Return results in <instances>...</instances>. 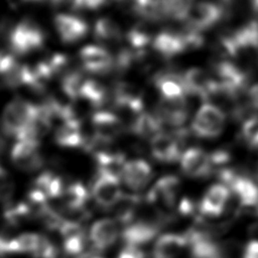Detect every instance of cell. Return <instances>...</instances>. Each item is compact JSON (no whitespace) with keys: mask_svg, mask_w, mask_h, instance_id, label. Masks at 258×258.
I'll return each mask as SVG.
<instances>
[{"mask_svg":"<svg viewBox=\"0 0 258 258\" xmlns=\"http://www.w3.org/2000/svg\"><path fill=\"white\" fill-rule=\"evenodd\" d=\"M107 90L104 85L94 79H86L83 85L81 99L88 101L95 107H100L107 101Z\"/></svg>","mask_w":258,"mask_h":258,"instance_id":"30","label":"cell"},{"mask_svg":"<svg viewBox=\"0 0 258 258\" xmlns=\"http://www.w3.org/2000/svg\"><path fill=\"white\" fill-rule=\"evenodd\" d=\"M194 5V0H165L167 17L184 21Z\"/></svg>","mask_w":258,"mask_h":258,"instance_id":"33","label":"cell"},{"mask_svg":"<svg viewBox=\"0 0 258 258\" xmlns=\"http://www.w3.org/2000/svg\"><path fill=\"white\" fill-rule=\"evenodd\" d=\"M257 177H258V167H257Z\"/></svg>","mask_w":258,"mask_h":258,"instance_id":"45","label":"cell"},{"mask_svg":"<svg viewBox=\"0 0 258 258\" xmlns=\"http://www.w3.org/2000/svg\"><path fill=\"white\" fill-rule=\"evenodd\" d=\"M226 115L224 111L213 103H204L191 122L190 128L195 135L201 138H216L224 130Z\"/></svg>","mask_w":258,"mask_h":258,"instance_id":"2","label":"cell"},{"mask_svg":"<svg viewBox=\"0 0 258 258\" xmlns=\"http://www.w3.org/2000/svg\"><path fill=\"white\" fill-rule=\"evenodd\" d=\"M179 185V179L175 175H164L150 188L147 200L155 206L171 208L176 201Z\"/></svg>","mask_w":258,"mask_h":258,"instance_id":"13","label":"cell"},{"mask_svg":"<svg viewBox=\"0 0 258 258\" xmlns=\"http://www.w3.org/2000/svg\"><path fill=\"white\" fill-rule=\"evenodd\" d=\"M73 6L81 10H95L102 7L107 0H72Z\"/></svg>","mask_w":258,"mask_h":258,"instance_id":"38","label":"cell"},{"mask_svg":"<svg viewBox=\"0 0 258 258\" xmlns=\"http://www.w3.org/2000/svg\"><path fill=\"white\" fill-rule=\"evenodd\" d=\"M95 138L99 142H110L123 131L121 119L110 111L100 110L95 112L91 118Z\"/></svg>","mask_w":258,"mask_h":258,"instance_id":"11","label":"cell"},{"mask_svg":"<svg viewBox=\"0 0 258 258\" xmlns=\"http://www.w3.org/2000/svg\"><path fill=\"white\" fill-rule=\"evenodd\" d=\"M222 15L223 9L221 6L213 2L202 1L192 5L184 21H186L187 26L202 31L216 24Z\"/></svg>","mask_w":258,"mask_h":258,"instance_id":"9","label":"cell"},{"mask_svg":"<svg viewBox=\"0 0 258 258\" xmlns=\"http://www.w3.org/2000/svg\"><path fill=\"white\" fill-rule=\"evenodd\" d=\"M117 258H146V255L139 246L125 244L118 253Z\"/></svg>","mask_w":258,"mask_h":258,"instance_id":"37","label":"cell"},{"mask_svg":"<svg viewBox=\"0 0 258 258\" xmlns=\"http://www.w3.org/2000/svg\"><path fill=\"white\" fill-rule=\"evenodd\" d=\"M114 103L116 106L129 111L139 113L142 111L143 94L134 84L129 82H119L114 88Z\"/></svg>","mask_w":258,"mask_h":258,"instance_id":"18","label":"cell"},{"mask_svg":"<svg viewBox=\"0 0 258 258\" xmlns=\"http://www.w3.org/2000/svg\"><path fill=\"white\" fill-rule=\"evenodd\" d=\"M0 53H1V52H0Z\"/></svg>","mask_w":258,"mask_h":258,"instance_id":"46","label":"cell"},{"mask_svg":"<svg viewBox=\"0 0 258 258\" xmlns=\"http://www.w3.org/2000/svg\"><path fill=\"white\" fill-rule=\"evenodd\" d=\"M181 79L185 93L197 96L205 102L216 86L212 75L201 68L188 69L183 73Z\"/></svg>","mask_w":258,"mask_h":258,"instance_id":"10","label":"cell"},{"mask_svg":"<svg viewBox=\"0 0 258 258\" xmlns=\"http://www.w3.org/2000/svg\"><path fill=\"white\" fill-rule=\"evenodd\" d=\"M151 177V165L146 160L140 158L126 161L121 173L123 182L132 190H140L144 188Z\"/></svg>","mask_w":258,"mask_h":258,"instance_id":"15","label":"cell"},{"mask_svg":"<svg viewBox=\"0 0 258 258\" xmlns=\"http://www.w3.org/2000/svg\"><path fill=\"white\" fill-rule=\"evenodd\" d=\"M214 80L223 90L238 98L247 85V75L243 70L229 60H222L214 67Z\"/></svg>","mask_w":258,"mask_h":258,"instance_id":"5","label":"cell"},{"mask_svg":"<svg viewBox=\"0 0 258 258\" xmlns=\"http://www.w3.org/2000/svg\"><path fill=\"white\" fill-rule=\"evenodd\" d=\"M243 258H258V240H251L246 244Z\"/></svg>","mask_w":258,"mask_h":258,"instance_id":"39","label":"cell"},{"mask_svg":"<svg viewBox=\"0 0 258 258\" xmlns=\"http://www.w3.org/2000/svg\"><path fill=\"white\" fill-rule=\"evenodd\" d=\"M35 187L45 194L48 199H56L62 196L64 186L59 176L50 172H43L35 180Z\"/></svg>","mask_w":258,"mask_h":258,"instance_id":"29","label":"cell"},{"mask_svg":"<svg viewBox=\"0 0 258 258\" xmlns=\"http://www.w3.org/2000/svg\"><path fill=\"white\" fill-rule=\"evenodd\" d=\"M241 135L244 141L252 148H258V117L250 116L244 120Z\"/></svg>","mask_w":258,"mask_h":258,"instance_id":"34","label":"cell"},{"mask_svg":"<svg viewBox=\"0 0 258 258\" xmlns=\"http://www.w3.org/2000/svg\"><path fill=\"white\" fill-rule=\"evenodd\" d=\"M86 79L79 71H69L61 79V90L71 99H81L83 85Z\"/></svg>","mask_w":258,"mask_h":258,"instance_id":"31","label":"cell"},{"mask_svg":"<svg viewBox=\"0 0 258 258\" xmlns=\"http://www.w3.org/2000/svg\"><path fill=\"white\" fill-rule=\"evenodd\" d=\"M10 158L18 169L26 172L37 170L43 162L39 143L31 140H16L11 148Z\"/></svg>","mask_w":258,"mask_h":258,"instance_id":"6","label":"cell"},{"mask_svg":"<svg viewBox=\"0 0 258 258\" xmlns=\"http://www.w3.org/2000/svg\"><path fill=\"white\" fill-rule=\"evenodd\" d=\"M91 258H103V257H101V256H94V257H91Z\"/></svg>","mask_w":258,"mask_h":258,"instance_id":"43","label":"cell"},{"mask_svg":"<svg viewBox=\"0 0 258 258\" xmlns=\"http://www.w3.org/2000/svg\"><path fill=\"white\" fill-rule=\"evenodd\" d=\"M44 34L41 28L30 19L19 21L9 33V45L16 54H27L42 46Z\"/></svg>","mask_w":258,"mask_h":258,"instance_id":"3","label":"cell"},{"mask_svg":"<svg viewBox=\"0 0 258 258\" xmlns=\"http://www.w3.org/2000/svg\"><path fill=\"white\" fill-rule=\"evenodd\" d=\"M152 156L160 162L171 163L180 158L179 139L174 135L159 132L150 139Z\"/></svg>","mask_w":258,"mask_h":258,"instance_id":"16","label":"cell"},{"mask_svg":"<svg viewBox=\"0 0 258 258\" xmlns=\"http://www.w3.org/2000/svg\"><path fill=\"white\" fill-rule=\"evenodd\" d=\"M151 32L147 25L138 23L132 27L127 33V40L130 46L134 49L143 50L146 45L151 41Z\"/></svg>","mask_w":258,"mask_h":258,"instance_id":"32","label":"cell"},{"mask_svg":"<svg viewBox=\"0 0 258 258\" xmlns=\"http://www.w3.org/2000/svg\"><path fill=\"white\" fill-rule=\"evenodd\" d=\"M89 237L93 246L98 250L111 247L119 237V227L115 220L103 218L93 223Z\"/></svg>","mask_w":258,"mask_h":258,"instance_id":"17","label":"cell"},{"mask_svg":"<svg viewBox=\"0 0 258 258\" xmlns=\"http://www.w3.org/2000/svg\"><path fill=\"white\" fill-rule=\"evenodd\" d=\"M32 256L35 258H56L57 250L46 237L42 236Z\"/></svg>","mask_w":258,"mask_h":258,"instance_id":"36","label":"cell"},{"mask_svg":"<svg viewBox=\"0 0 258 258\" xmlns=\"http://www.w3.org/2000/svg\"><path fill=\"white\" fill-rule=\"evenodd\" d=\"M251 5H252L253 12L256 14L257 20H258V0H251Z\"/></svg>","mask_w":258,"mask_h":258,"instance_id":"41","label":"cell"},{"mask_svg":"<svg viewBox=\"0 0 258 258\" xmlns=\"http://www.w3.org/2000/svg\"><path fill=\"white\" fill-rule=\"evenodd\" d=\"M187 246V239L184 235L167 233L160 236L152 250V258H176Z\"/></svg>","mask_w":258,"mask_h":258,"instance_id":"21","label":"cell"},{"mask_svg":"<svg viewBox=\"0 0 258 258\" xmlns=\"http://www.w3.org/2000/svg\"><path fill=\"white\" fill-rule=\"evenodd\" d=\"M37 110V105L22 98L11 100L1 115L2 130L6 135L16 137L30 122Z\"/></svg>","mask_w":258,"mask_h":258,"instance_id":"1","label":"cell"},{"mask_svg":"<svg viewBox=\"0 0 258 258\" xmlns=\"http://www.w3.org/2000/svg\"><path fill=\"white\" fill-rule=\"evenodd\" d=\"M94 34L98 40L107 42L117 41L122 36L120 26L109 17H101L95 22Z\"/></svg>","mask_w":258,"mask_h":258,"instance_id":"27","label":"cell"},{"mask_svg":"<svg viewBox=\"0 0 258 258\" xmlns=\"http://www.w3.org/2000/svg\"><path fill=\"white\" fill-rule=\"evenodd\" d=\"M133 10L147 21H159L167 17L165 0H133Z\"/></svg>","mask_w":258,"mask_h":258,"instance_id":"25","label":"cell"},{"mask_svg":"<svg viewBox=\"0 0 258 258\" xmlns=\"http://www.w3.org/2000/svg\"><path fill=\"white\" fill-rule=\"evenodd\" d=\"M25 1H40V0H25Z\"/></svg>","mask_w":258,"mask_h":258,"instance_id":"44","label":"cell"},{"mask_svg":"<svg viewBox=\"0 0 258 258\" xmlns=\"http://www.w3.org/2000/svg\"><path fill=\"white\" fill-rule=\"evenodd\" d=\"M99 171L115 174L121 177V173L126 162L124 155L121 153L99 151L96 154Z\"/></svg>","mask_w":258,"mask_h":258,"instance_id":"26","label":"cell"},{"mask_svg":"<svg viewBox=\"0 0 258 258\" xmlns=\"http://www.w3.org/2000/svg\"><path fill=\"white\" fill-rule=\"evenodd\" d=\"M248 99L252 107L258 110V84L253 85L248 91Z\"/></svg>","mask_w":258,"mask_h":258,"instance_id":"40","label":"cell"},{"mask_svg":"<svg viewBox=\"0 0 258 258\" xmlns=\"http://www.w3.org/2000/svg\"><path fill=\"white\" fill-rule=\"evenodd\" d=\"M192 258H224L221 248L202 232H190L185 235Z\"/></svg>","mask_w":258,"mask_h":258,"instance_id":"22","label":"cell"},{"mask_svg":"<svg viewBox=\"0 0 258 258\" xmlns=\"http://www.w3.org/2000/svg\"><path fill=\"white\" fill-rule=\"evenodd\" d=\"M157 231L158 229L155 224L146 221H138L126 224V227L121 233V237L125 244L140 246L153 240Z\"/></svg>","mask_w":258,"mask_h":258,"instance_id":"20","label":"cell"},{"mask_svg":"<svg viewBox=\"0 0 258 258\" xmlns=\"http://www.w3.org/2000/svg\"><path fill=\"white\" fill-rule=\"evenodd\" d=\"M180 167L183 173L194 178H203L212 172L211 156L199 147L187 148L180 155Z\"/></svg>","mask_w":258,"mask_h":258,"instance_id":"8","label":"cell"},{"mask_svg":"<svg viewBox=\"0 0 258 258\" xmlns=\"http://www.w3.org/2000/svg\"><path fill=\"white\" fill-rule=\"evenodd\" d=\"M235 0H222V2H224L225 4H230V3H233Z\"/></svg>","mask_w":258,"mask_h":258,"instance_id":"42","label":"cell"},{"mask_svg":"<svg viewBox=\"0 0 258 258\" xmlns=\"http://www.w3.org/2000/svg\"><path fill=\"white\" fill-rule=\"evenodd\" d=\"M79 57L83 68L93 74H106L115 64L112 54L100 45H85L81 48Z\"/></svg>","mask_w":258,"mask_h":258,"instance_id":"7","label":"cell"},{"mask_svg":"<svg viewBox=\"0 0 258 258\" xmlns=\"http://www.w3.org/2000/svg\"><path fill=\"white\" fill-rule=\"evenodd\" d=\"M152 45L155 51L164 57H172L185 51L180 33L171 31L159 32L153 38Z\"/></svg>","mask_w":258,"mask_h":258,"instance_id":"23","label":"cell"},{"mask_svg":"<svg viewBox=\"0 0 258 258\" xmlns=\"http://www.w3.org/2000/svg\"><path fill=\"white\" fill-rule=\"evenodd\" d=\"M15 184L5 168L0 166V203L8 202L14 195Z\"/></svg>","mask_w":258,"mask_h":258,"instance_id":"35","label":"cell"},{"mask_svg":"<svg viewBox=\"0 0 258 258\" xmlns=\"http://www.w3.org/2000/svg\"><path fill=\"white\" fill-rule=\"evenodd\" d=\"M55 30L64 43H74L84 38L88 33V24L78 16L58 13L53 18Z\"/></svg>","mask_w":258,"mask_h":258,"instance_id":"12","label":"cell"},{"mask_svg":"<svg viewBox=\"0 0 258 258\" xmlns=\"http://www.w3.org/2000/svg\"><path fill=\"white\" fill-rule=\"evenodd\" d=\"M230 191V188L224 183H216L210 186L200 202V212L207 217L222 215L227 207Z\"/></svg>","mask_w":258,"mask_h":258,"instance_id":"14","label":"cell"},{"mask_svg":"<svg viewBox=\"0 0 258 258\" xmlns=\"http://www.w3.org/2000/svg\"><path fill=\"white\" fill-rule=\"evenodd\" d=\"M53 138L56 144L68 148L80 147L87 142L83 135L82 123L79 118L62 121L56 128Z\"/></svg>","mask_w":258,"mask_h":258,"instance_id":"19","label":"cell"},{"mask_svg":"<svg viewBox=\"0 0 258 258\" xmlns=\"http://www.w3.org/2000/svg\"><path fill=\"white\" fill-rule=\"evenodd\" d=\"M63 204L70 210L82 209L89 199V192L81 182H73L67 186L62 194Z\"/></svg>","mask_w":258,"mask_h":258,"instance_id":"28","label":"cell"},{"mask_svg":"<svg viewBox=\"0 0 258 258\" xmlns=\"http://www.w3.org/2000/svg\"><path fill=\"white\" fill-rule=\"evenodd\" d=\"M163 124L157 115L143 112L140 113L131 124V131L142 138H152L161 132Z\"/></svg>","mask_w":258,"mask_h":258,"instance_id":"24","label":"cell"},{"mask_svg":"<svg viewBox=\"0 0 258 258\" xmlns=\"http://www.w3.org/2000/svg\"><path fill=\"white\" fill-rule=\"evenodd\" d=\"M122 196L120 177L112 173L99 171L92 186V197L95 203L101 208H113Z\"/></svg>","mask_w":258,"mask_h":258,"instance_id":"4","label":"cell"}]
</instances>
